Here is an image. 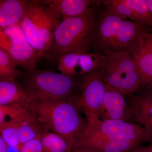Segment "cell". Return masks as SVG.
<instances>
[{
    "label": "cell",
    "mask_w": 152,
    "mask_h": 152,
    "mask_svg": "<svg viewBox=\"0 0 152 152\" xmlns=\"http://www.w3.org/2000/svg\"><path fill=\"white\" fill-rule=\"evenodd\" d=\"M7 144L0 137V152H7Z\"/></svg>",
    "instance_id": "obj_27"
},
{
    "label": "cell",
    "mask_w": 152,
    "mask_h": 152,
    "mask_svg": "<svg viewBox=\"0 0 152 152\" xmlns=\"http://www.w3.org/2000/svg\"><path fill=\"white\" fill-rule=\"evenodd\" d=\"M104 55L105 59L100 69L104 83L124 95L137 91L141 87V81L132 56L126 52Z\"/></svg>",
    "instance_id": "obj_6"
},
{
    "label": "cell",
    "mask_w": 152,
    "mask_h": 152,
    "mask_svg": "<svg viewBox=\"0 0 152 152\" xmlns=\"http://www.w3.org/2000/svg\"><path fill=\"white\" fill-rule=\"evenodd\" d=\"M81 87V94L78 96L77 101L87 119L86 132L97 126L102 121L100 112L106 89L100 69L85 75Z\"/></svg>",
    "instance_id": "obj_8"
},
{
    "label": "cell",
    "mask_w": 152,
    "mask_h": 152,
    "mask_svg": "<svg viewBox=\"0 0 152 152\" xmlns=\"http://www.w3.org/2000/svg\"><path fill=\"white\" fill-rule=\"evenodd\" d=\"M128 104L135 117L137 115H152V95L144 94L129 95Z\"/></svg>",
    "instance_id": "obj_20"
},
{
    "label": "cell",
    "mask_w": 152,
    "mask_h": 152,
    "mask_svg": "<svg viewBox=\"0 0 152 152\" xmlns=\"http://www.w3.org/2000/svg\"><path fill=\"white\" fill-rule=\"evenodd\" d=\"M33 100L27 90L16 81L0 80V105L18 104L29 110Z\"/></svg>",
    "instance_id": "obj_14"
},
{
    "label": "cell",
    "mask_w": 152,
    "mask_h": 152,
    "mask_svg": "<svg viewBox=\"0 0 152 152\" xmlns=\"http://www.w3.org/2000/svg\"><path fill=\"white\" fill-rule=\"evenodd\" d=\"M32 1L1 0L0 30L19 24Z\"/></svg>",
    "instance_id": "obj_15"
},
{
    "label": "cell",
    "mask_w": 152,
    "mask_h": 152,
    "mask_svg": "<svg viewBox=\"0 0 152 152\" xmlns=\"http://www.w3.org/2000/svg\"><path fill=\"white\" fill-rule=\"evenodd\" d=\"M0 48L7 53L17 66L27 72L36 70L37 63L41 59L19 24L0 30Z\"/></svg>",
    "instance_id": "obj_9"
},
{
    "label": "cell",
    "mask_w": 152,
    "mask_h": 152,
    "mask_svg": "<svg viewBox=\"0 0 152 152\" xmlns=\"http://www.w3.org/2000/svg\"><path fill=\"white\" fill-rule=\"evenodd\" d=\"M41 2L62 15L63 20L80 15L102 3L101 1L91 0H44Z\"/></svg>",
    "instance_id": "obj_13"
},
{
    "label": "cell",
    "mask_w": 152,
    "mask_h": 152,
    "mask_svg": "<svg viewBox=\"0 0 152 152\" xmlns=\"http://www.w3.org/2000/svg\"><path fill=\"white\" fill-rule=\"evenodd\" d=\"M95 129L100 131L110 142L122 152L130 151L143 143L152 140V134L136 123L105 120L93 129Z\"/></svg>",
    "instance_id": "obj_7"
},
{
    "label": "cell",
    "mask_w": 152,
    "mask_h": 152,
    "mask_svg": "<svg viewBox=\"0 0 152 152\" xmlns=\"http://www.w3.org/2000/svg\"><path fill=\"white\" fill-rule=\"evenodd\" d=\"M105 55L101 53H69L58 60V68L62 74L69 76L86 75L103 65Z\"/></svg>",
    "instance_id": "obj_10"
},
{
    "label": "cell",
    "mask_w": 152,
    "mask_h": 152,
    "mask_svg": "<svg viewBox=\"0 0 152 152\" xmlns=\"http://www.w3.org/2000/svg\"><path fill=\"white\" fill-rule=\"evenodd\" d=\"M78 96L57 100H36L29 109L46 130L61 136L73 150L88 128L86 118L77 101Z\"/></svg>",
    "instance_id": "obj_2"
},
{
    "label": "cell",
    "mask_w": 152,
    "mask_h": 152,
    "mask_svg": "<svg viewBox=\"0 0 152 152\" xmlns=\"http://www.w3.org/2000/svg\"></svg>",
    "instance_id": "obj_32"
},
{
    "label": "cell",
    "mask_w": 152,
    "mask_h": 152,
    "mask_svg": "<svg viewBox=\"0 0 152 152\" xmlns=\"http://www.w3.org/2000/svg\"><path fill=\"white\" fill-rule=\"evenodd\" d=\"M147 43L152 48V30L150 31L147 38Z\"/></svg>",
    "instance_id": "obj_29"
},
{
    "label": "cell",
    "mask_w": 152,
    "mask_h": 152,
    "mask_svg": "<svg viewBox=\"0 0 152 152\" xmlns=\"http://www.w3.org/2000/svg\"><path fill=\"white\" fill-rule=\"evenodd\" d=\"M129 152H152V145L147 147L143 146L140 145Z\"/></svg>",
    "instance_id": "obj_25"
},
{
    "label": "cell",
    "mask_w": 152,
    "mask_h": 152,
    "mask_svg": "<svg viewBox=\"0 0 152 152\" xmlns=\"http://www.w3.org/2000/svg\"><path fill=\"white\" fill-rule=\"evenodd\" d=\"M105 10L122 18L152 28V14L145 0L101 1Z\"/></svg>",
    "instance_id": "obj_11"
},
{
    "label": "cell",
    "mask_w": 152,
    "mask_h": 152,
    "mask_svg": "<svg viewBox=\"0 0 152 152\" xmlns=\"http://www.w3.org/2000/svg\"><path fill=\"white\" fill-rule=\"evenodd\" d=\"M150 31L147 26L122 18L104 9L96 15L92 48L104 54L126 52L133 56L145 45Z\"/></svg>",
    "instance_id": "obj_1"
},
{
    "label": "cell",
    "mask_w": 152,
    "mask_h": 152,
    "mask_svg": "<svg viewBox=\"0 0 152 152\" xmlns=\"http://www.w3.org/2000/svg\"><path fill=\"white\" fill-rule=\"evenodd\" d=\"M15 121L18 124L21 147L32 140L39 138L46 130L38 122L31 113L27 116Z\"/></svg>",
    "instance_id": "obj_16"
},
{
    "label": "cell",
    "mask_w": 152,
    "mask_h": 152,
    "mask_svg": "<svg viewBox=\"0 0 152 152\" xmlns=\"http://www.w3.org/2000/svg\"><path fill=\"white\" fill-rule=\"evenodd\" d=\"M1 137L7 145L20 149L18 129L16 121H8L0 123Z\"/></svg>",
    "instance_id": "obj_21"
},
{
    "label": "cell",
    "mask_w": 152,
    "mask_h": 152,
    "mask_svg": "<svg viewBox=\"0 0 152 152\" xmlns=\"http://www.w3.org/2000/svg\"><path fill=\"white\" fill-rule=\"evenodd\" d=\"M148 8L152 14V0H145Z\"/></svg>",
    "instance_id": "obj_30"
},
{
    "label": "cell",
    "mask_w": 152,
    "mask_h": 152,
    "mask_svg": "<svg viewBox=\"0 0 152 152\" xmlns=\"http://www.w3.org/2000/svg\"><path fill=\"white\" fill-rule=\"evenodd\" d=\"M61 15L42 4L32 0L19 24L29 43L41 59L46 57L55 31L61 22Z\"/></svg>",
    "instance_id": "obj_4"
},
{
    "label": "cell",
    "mask_w": 152,
    "mask_h": 152,
    "mask_svg": "<svg viewBox=\"0 0 152 152\" xmlns=\"http://www.w3.org/2000/svg\"><path fill=\"white\" fill-rule=\"evenodd\" d=\"M17 66L7 53L0 48V80L15 81L17 78L23 75Z\"/></svg>",
    "instance_id": "obj_19"
},
{
    "label": "cell",
    "mask_w": 152,
    "mask_h": 152,
    "mask_svg": "<svg viewBox=\"0 0 152 152\" xmlns=\"http://www.w3.org/2000/svg\"><path fill=\"white\" fill-rule=\"evenodd\" d=\"M74 76L51 71L34 70L27 72L23 86L34 100L67 99L77 95L75 91L78 83Z\"/></svg>",
    "instance_id": "obj_5"
},
{
    "label": "cell",
    "mask_w": 152,
    "mask_h": 152,
    "mask_svg": "<svg viewBox=\"0 0 152 152\" xmlns=\"http://www.w3.org/2000/svg\"><path fill=\"white\" fill-rule=\"evenodd\" d=\"M41 141L46 152H72L73 148L63 137L46 130L41 136Z\"/></svg>",
    "instance_id": "obj_18"
},
{
    "label": "cell",
    "mask_w": 152,
    "mask_h": 152,
    "mask_svg": "<svg viewBox=\"0 0 152 152\" xmlns=\"http://www.w3.org/2000/svg\"><path fill=\"white\" fill-rule=\"evenodd\" d=\"M137 122L142 125L146 130L152 134V115H141L136 117Z\"/></svg>",
    "instance_id": "obj_24"
},
{
    "label": "cell",
    "mask_w": 152,
    "mask_h": 152,
    "mask_svg": "<svg viewBox=\"0 0 152 152\" xmlns=\"http://www.w3.org/2000/svg\"><path fill=\"white\" fill-rule=\"evenodd\" d=\"M135 61L141 87L152 83V48L147 42L140 51L132 56Z\"/></svg>",
    "instance_id": "obj_17"
},
{
    "label": "cell",
    "mask_w": 152,
    "mask_h": 152,
    "mask_svg": "<svg viewBox=\"0 0 152 152\" xmlns=\"http://www.w3.org/2000/svg\"><path fill=\"white\" fill-rule=\"evenodd\" d=\"M72 152H94L89 150L85 149H76L74 150Z\"/></svg>",
    "instance_id": "obj_31"
},
{
    "label": "cell",
    "mask_w": 152,
    "mask_h": 152,
    "mask_svg": "<svg viewBox=\"0 0 152 152\" xmlns=\"http://www.w3.org/2000/svg\"><path fill=\"white\" fill-rule=\"evenodd\" d=\"M138 90H141L139 94H147L152 95V83L140 87Z\"/></svg>",
    "instance_id": "obj_26"
},
{
    "label": "cell",
    "mask_w": 152,
    "mask_h": 152,
    "mask_svg": "<svg viewBox=\"0 0 152 152\" xmlns=\"http://www.w3.org/2000/svg\"><path fill=\"white\" fill-rule=\"evenodd\" d=\"M96 20L93 7L80 15L62 21L53 36L47 58L58 61L69 53H88L94 41Z\"/></svg>",
    "instance_id": "obj_3"
},
{
    "label": "cell",
    "mask_w": 152,
    "mask_h": 152,
    "mask_svg": "<svg viewBox=\"0 0 152 152\" xmlns=\"http://www.w3.org/2000/svg\"><path fill=\"white\" fill-rule=\"evenodd\" d=\"M105 93L100 112V119L121 120L128 122H137L132 110L124 95L105 84Z\"/></svg>",
    "instance_id": "obj_12"
},
{
    "label": "cell",
    "mask_w": 152,
    "mask_h": 152,
    "mask_svg": "<svg viewBox=\"0 0 152 152\" xmlns=\"http://www.w3.org/2000/svg\"><path fill=\"white\" fill-rule=\"evenodd\" d=\"M31 114L29 111L18 104L0 105V123L15 121Z\"/></svg>",
    "instance_id": "obj_22"
},
{
    "label": "cell",
    "mask_w": 152,
    "mask_h": 152,
    "mask_svg": "<svg viewBox=\"0 0 152 152\" xmlns=\"http://www.w3.org/2000/svg\"><path fill=\"white\" fill-rule=\"evenodd\" d=\"M7 152H21L20 149L18 147L7 145Z\"/></svg>",
    "instance_id": "obj_28"
},
{
    "label": "cell",
    "mask_w": 152,
    "mask_h": 152,
    "mask_svg": "<svg viewBox=\"0 0 152 152\" xmlns=\"http://www.w3.org/2000/svg\"><path fill=\"white\" fill-rule=\"evenodd\" d=\"M20 149L21 152H46L40 138L34 139L24 144Z\"/></svg>",
    "instance_id": "obj_23"
}]
</instances>
